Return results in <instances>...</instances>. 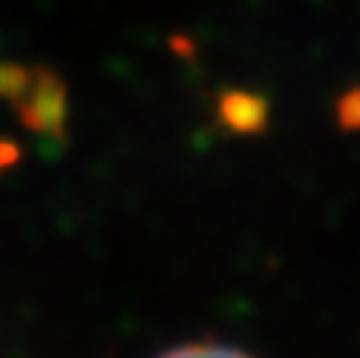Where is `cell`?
<instances>
[{"label":"cell","instance_id":"cell-3","mask_svg":"<svg viewBox=\"0 0 360 358\" xmlns=\"http://www.w3.org/2000/svg\"><path fill=\"white\" fill-rule=\"evenodd\" d=\"M160 358H253L236 347H228V344H208V341H200V344H183V347H174V350H166Z\"/></svg>","mask_w":360,"mask_h":358},{"label":"cell","instance_id":"cell-4","mask_svg":"<svg viewBox=\"0 0 360 358\" xmlns=\"http://www.w3.org/2000/svg\"><path fill=\"white\" fill-rule=\"evenodd\" d=\"M340 124L360 127V90H352L340 99Z\"/></svg>","mask_w":360,"mask_h":358},{"label":"cell","instance_id":"cell-2","mask_svg":"<svg viewBox=\"0 0 360 358\" xmlns=\"http://www.w3.org/2000/svg\"><path fill=\"white\" fill-rule=\"evenodd\" d=\"M219 118L236 130V132H256L264 127L267 118V104L262 96L256 93H245V90H231L219 99Z\"/></svg>","mask_w":360,"mask_h":358},{"label":"cell","instance_id":"cell-1","mask_svg":"<svg viewBox=\"0 0 360 358\" xmlns=\"http://www.w3.org/2000/svg\"><path fill=\"white\" fill-rule=\"evenodd\" d=\"M0 96H6L20 118L37 132H62L65 87L48 70L0 65Z\"/></svg>","mask_w":360,"mask_h":358}]
</instances>
